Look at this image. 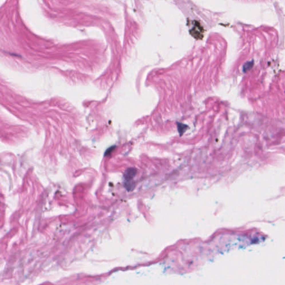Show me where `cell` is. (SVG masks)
I'll list each match as a JSON object with an SVG mask.
<instances>
[{"label": "cell", "mask_w": 285, "mask_h": 285, "mask_svg": "<svg viewBox=\"0 0 285 285\" xmlns=\"http://www.w3.org/2000/svg\"><path fill=\"white\" fill-rule=\"evenodd\" d=\"M136 175V169L132 168H128L126 171L125 172L124 177L125 180V183H128L129 181L132 180L133 178Z\"/></svg>", "instance_id": "obj_1"}, {"label": "cell", "mask_w": 285, "mask_h": 285, "mask_svg": "<svg viewBox=\"0 0 285 285\" xmlns=\"http://www.w3.org/2000/svg\"><path fill=\"white\" fill-rule=\"evenodd\" d=\"M177 126L180 135H182L184 132L186 130V129L188 128V126L182 123H177Z\"/></svg>", "instance_id": "obj_2"}]
</instances>
